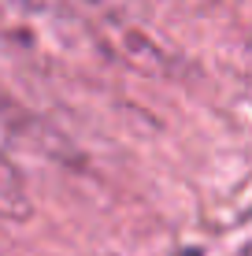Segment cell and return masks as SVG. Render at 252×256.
<instances>
[{"label": "cell", "instance_id": "3", "mask_svg": "<svg viewBox=\"0 0 252 256\" xmlns=\"http://www.w3.org/2000/svg\"><path fill=\"white\" fill-rule=\"evenodd\" d=\"M0 152H52L45 126L7 90H0Z\"/></svg>", "mask_w": 252, "mask_h": 256}, {"label": "cell", "instance_id": "5", "mask_svg": "<svg viewBox=\"0 0 252 256\" xmlns=\"http://www.w3.org/2000/svg\"><path fill=\"white\" fill-rule=\"evenodd\" d=\"M241 234H234V242L223 249V256H252V216L238 226Z\"/></svg>", "mask_w": 252, "mask_h": 256}, {"label": "cell", "instance_id": "4", "mask_svg": "<svg viewBox=\"0 0 252 256\" xmlns=\"http://www.w3.org/2000/svg\"><path fill=\"white\" fill-rule=\"evenodd\" d=\"M30 212L33 200L26 190V178L11 164V156L0 152V219H30Z\"/></svg>", "mask_w": 252, "mask_h": 256}, {"label": "cell", "instance_id": "1", "mask_svg": "<svg viewBox=\"0 0 252 256\" xmlns=\"http://www.w3.org/2000/svg\"><path fill=\"white\" fill-rule=\"evenodd\" d=\"M78 22L100 41L115 60L145 70V74H167V48L152 38V0H67Z\"/></svg>", "mask_w": 252, "mask_h": 256}, {"label": "cell", "instance_id": "2", "mask_svg": "<svg viewBox=\"0 0 252 256\" xmlns=\"http://www.w3.org/2000/svg\"><path fill=\"white\" fill-rule=\"evenodd\" d=\"M78 30L67 0H0V41L19 48H63Z\"/></svg>", "mask_w": 252, "mask_h": 256}]
</instances>
